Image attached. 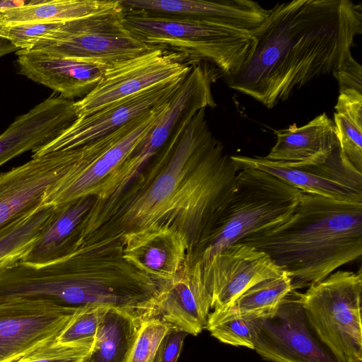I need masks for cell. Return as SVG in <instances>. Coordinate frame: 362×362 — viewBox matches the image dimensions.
<instances>
[{
    "label": "cell",
    "instance_id": "cell-23",
    "mask_svg": "<svg viewBox=\"0 0 362 362\" xmlns=\"http://www.w3.org/2000/svg\"><path fill=\"white\" fill-rule=\"evenodd\" d=\"M119 1L40 0L0 11V25L64 23L122 8Z\"/></svg>",
    "mask_w": 362,
    "mask_h": 362
},
{
    "label": "cell",
    "instance_id": "cell-20",
    "mask_svg": "<svg viewBox=\"0 0 362 362\" xmlns=\"http://www.w3.org/2000/svg\"><path fill=\"white\" fill-rule=\"evenodd\" d=\"M124 8L194 18L251 32L269 11L250 0H119Z\"/></svg>",
    "mask_w": 362,
    "mask_h": 362
},
{
    "label": "cell",
    "instance_id": "cell-5",
    "mask_svg": "<svg viewBox=\"0 0 362 362\" xmlns=\"http://www.w3.org/2000/svg\"><path fill=\"white\" fill-rule=\"evenodd\" d=\"M362 273L338 270L303 293L305 313L320 342L339 362H361Z\"/></svg>",
    "mask_w": 362,
    "mask_h": 362
},
{
    "label": "cell",
    "instance_id": "cell-22",
    "mask_svg": "<svg viewBox=\"0 0 362 362\" xmlns=\"http://www.w3.org/2000/svg\"><path fill=\"white\" fill-rule=\"evenodd\" d=\"M276 141L264 158L286 165L324 163L339 146L334 122L322 113L301 127L276 130Z\"/></svg>",
    "mask_w": 362,
    "mask_h": 362
},
{
    "label": "cell",
    "instance_id": "cell-35",
    "mask_svg": "<svg viewBox=\"0 0 362 362\" xmlns=\"http://www.w3.org/2000/svg\"><path fill=\"white\" fill-rule=\"evenodd\" d=\"M159 354H160V349H158V352L156 354V358H155V359H154V361L153 362H158V361H159Z\"/></svg>",
    "mask_w": 362,
    "mask_h": 362
},
{
    "label": "cell",
    "instance_id": "cell-32",
    "mask_svg": "<svg viewBox=\"0 0 362 362\" xmlns=\"http://www.w3.org/2000/svg\"><path fill=\"white\" fill-rule=\"evenodd\" d=\"M62 23L0 25V37L8 40L18 50L29 51Z\"/></svg>",
    "mask_w": 362,
    "mask_h": 362
},
{
    "label": "cell",
    "instance_id": "cell-15",
    "mask_svg": "<svg viewBox=\"0 0 362 362\" xmlns=\"http://www.w3.org/2000/svg\"><path fill=\"white\" fill-rule=\"evenodd\" d=\"M201 264L213 310L229 305L257 284L284 274L266 253L241 243L226 247Z\"/></svg>",
    "mask_w": 362,
    "mask_h": 362
},
{
    "label": "cell",
    "instance_id": "cell-17",
    "mask_svg": "<svg viewBox=\"0 0 362 362\" xmlns=\"http://www.w3.org/2000/svg\"><path fill=\"white\" fill-rule=\"evenodd\" d=\"M122 240V259L156 285L174 278L189 259V240L175 226L153 223L126 231Z\"/></svg>",
    "mask_w": 362,
    "mask_h": 362
},
{
    "label": "cell",
    "instance_id": "cell-24",
    "mask_svg": "<svg viewBox=\"0 0 362 362\" xmlns=\"http://www.w3.org/2000/svg\"><path fill=\"white\" fill-rule=\"evenodd\" d=\"M141 322L127 311L107 308L83 362H127Z\"/></svg>",
    "mask_w": 362,
    "mask_h": 362
},
{
    "label": "cell",
    "instance_id": "cell-26",
    "mask_svg": "<svg viewBox=\"0 0 362 362\" xmlns=\"http://www.w3.org/2000/svg\"><path fill=\"white\" fill-rule=\"evenodd\" d=\"M334 109L333 122L339 147L362 173V93L354 89L339 90Z\"/></svg>",
    "mask_w": 362,
    "mask_h": 362
},
{
    "label": "cell",
    "instance_id": "cell-16",
    "mask_svg": "<svg viewBox=\"0 0 362 362\" xmlns=\"http://www.w3.org/2000/svg\"><path fill=\"white\" fill-rule=\"evenodd\" d=\"M185 77L155 86L86 116L77 117L62 133L32 156L76 148L112 133L169 100Z\"/></svg>",
    "mask_w": 362,
    "mask_h": 362
},
{
    "label": "cell",
    "instance_id": "cell-30",
    "mask_svg": "<svg viewBox=\"0 0 362 362\" xmlns=\"http://www.w3.org/2000/svg\"><path fill=\"white\" fill-rule=\"evenodd\" d=\"M107 308L104 306L79 308L55 341L61 344L93 343L100 319Z\"/></svg>",
    "mask_w": 362,
    "mask_h": 362
},
{
    "label": "cell",
    "instance_id": "cell-4",
    "mask_svg": "<svg viewBox=\"0 0 362 362\" xmlns=\"http://www.w3.org/2000/svg\"><path fill=\"white\" fill-rule=\"evenodd\" d=\"M301 191L262 170H238L231 197L212 231L199 247L204 262L226 247L288 221Z\"/></svg>",
    "mask_w": 362,
    "mask_h": 362
},
{
    "label": "cell",
    "instance_id": "cell-6",
    "mask_svg": "<svg viewBox=\"0 0 362 362\" xmlns=\"http://www.w3.org/2000/svg\"><path fill=\"white\" fill-rule=\"evenodd\" d=\"M205 110H199L178 126L170 138L173 151L165 167L146 189L122 207L119 218L127 230L162 223L181 184L216 141Z\"/></svg>",
    "mask_w": 362,
    "mask_h": 362
},
{
    "label": "cell",
    "instance_id": "cell-9",
    "mask_svg": "<svg viewBox=\"0 0 362 362\" xmlns=\"http://www.w3.org/2000/svg\"><path fill=\"white\" fill-rule=\"evenodd\" d=\"M122 17L123 8L62 23L26 52L117 63L153 49L129 33Z\"/></svg>",
    "mask_w": 362,
    "mask_h": 362
},
{
    "label": "cell",
    "instance_id": "cell-31",
    "mask_svg": "<svg viewBox=\"0 0 362 362\" xmlns=\"http://www.w3.org/2000/svg\"><path fill=\"white\" fill-rule=\"evenodd\" d=\"M93 344H61L54 340L15 362H83L88 356Z\"/></svg>",
    "mask_w": 362,
    "mask_h": 362
},
{
    "label": "cell",
    "instance_id": "cell-21",
    "mask_svg": "<svg viewBox=\"0 0 362 362\" xmlns=\"http://www.w3.org/2000/svg\"><path fill=\"white\" fill-rule=\"evenodd\" d=\"M93 204L92 197H86L54 206L41 233L20 255L21 259L27 264L40 265L75 252L80 246L82 226Z\"/></svg>",
    "mask_w": 362,
    "mask_h": 362
},
{
    "label": "cell",
    "instance_id": "cell-1",
    "mask_svg": "<svg viewBox=\"0 0 362 362\" xmlns=\"http://www.w3.org/2000/svg\"><path fill=\"white\" fill-rule=\"evenodd\" d=\"M250 33L252 50L227 83L272 108L352 57L354 38L362 33L361 6L349 0L277 4Z\"/></svg>",
    "mask_w": 362,
    "mask_h": 362
},
{
    "label": "cell",
    "instance_id": "cell-25",
    "mask_svg": "<svg viewBox=\"0 0 362 362\" xmlns=\"http://www.w3.org/2000/svg\"><path fill=\"white\" fill-rule=\"evenodd\" d=\"M291 290V279L286 273L264 280L250 288L229 305L210 313L206 326L233 317H267Z\"/></svg>",
    "mask_w": 362,
    "mask_h": 362
},
{
    "label": "cell",
    "instance_id": "cell-10",
    "mask_svg": "<svg viewBox=\"0 0 362 362\" xmlns=\"http://www.w3.org/2000/svg\"><path fill=\"white\" fill-rule=\"evenodd\" d=\"M192 64L176 54L153 48L109 69L96 86L74 102L77 117H82L114 103L185 77Z\"/></svg>",
    "mask_w": 362,
    "mask_h": 362
},
{
    "label": "cell",
    "instance_id": "cell-7",
    "mask_svg": "<svg viewBox=\"0 0 362 362\" xmlns=\"http://www.w3.org/2000/svg\"><path fill=\"white\" fill-rule=\"evenodd\" d=\"M169 101L112 133L78 147L76 163L45 196L42 204L57 206L83 197H97L103 182L148 134Z\"/></svg>",
    "mask_w": 362,
    "mask_h": 362
},
{
    "label": "cell",
    "instance_id": "cell-18",
    "mask_svg": "<svg viewBox=\"0 0 362 362\" xmlns=\"http://www.w3.org/2000/svg\"><path fill=\"white\" fill-rule=\"evenodd\" d=\"M156 286L158 318L173 329L194 336L206 328L211 298L199 259H189L174 278Z\"/></svg>",
    "mask_w": 362,
    "mask_h": 362
},
{
    "label": "cell",
    "instance_id": "cell-14",
    "mask_svg": "<svg viewBox=\"0 0 362 362\" xmlns=\"http://www.w3.org/2000/svg\"><path fill=\"white\" fill-rule=\"evenodd\" d=\"M74 149L32 156L0 173V228L42 204L45 196L71 170Z\"/></svg>",
    "mask_w": 362,
    "mask_h": 362
},
{
    "label": "cell",
    "instance_id": "cell-28",
    "mask_svg": "<svg viewBox=\"0 0 362 362\" xmlns=\"http://www.w3.org/2000/svg\"><path fill=\"white\" fill-rule=\"evenodd\" d=\"M172 329L158 317L142 322L127 362H153L164 337Z\"/></svg>",
    "mask_w": 362,
    "mask_h": 362
},
{
    "label": "cell",
    "instance_id": "cell-34",
    "mask_svg": "<svg viewBox=\"0 0 362 362\" xmlns=\"http://www.w3.org/2000/svg\"><path fill=\"white\" fill-rule=\"evenodd\" d=\"M187 333L172 329L160 346L158 362H177Z\"/></svg>",
    "mask_w": 362,
    "mask_h": 362
},
{
    "label": "cell",
    "instance_id": "cell-2",
    "mask_svg": "<svg viewBox=\"0 0 362 362\" xmlns=\"http://www.w3.org/2000/svg\"><path fill=\"white\" fill-rule=\"evenodd\" d=\"M236 243L266 253L286 273L292 290L308 288L362 255V202L302 192L285 223Z\"/></svg>",
    "mask_w": 362,
    "mask_h": 362
},
{
    "label": "cell",
    "instance_id": "cell-11",
    "mask_svg": "<svg viewBox=\"0 0 362 362\" xmlns=\"http://www.w3.org/2000/svg\"><path fill=\"white\" fill-rule=\"evenodd\" d=\"M253 349L269 362H339L312 329L296 290L261 319Z\"/></svg>",
    "mask_w": 362,
    "mask_h": 362
},
{
    "label": "cell",
    "instance_id": "cell-13",
    "mask_svg": "<svg viewBox=\"0 0 362 362\" xmlns=\"http://www.w3.org/2000/svg\"><path fill=\"white\" fill-rule=\"evenodd\" d=\"M78 309L43 301L0 305V362H15L55 340Z\"/></svg>",
    "mask_w": 362,
    "mask_h": 362
},
{
    "label": "cell",
    "instance_id": "cell-3",
    "mask_svg": "<svg viewBox=\"0 0 362 362\" xmlns=\"http://www.w3.org/2000/svg\"><path fill=\"white\" fill-rule=\"evenodd\" d=\"M122 20L129 33L148 47L209 61L226 76L240 69L255 43L250 32L194 18L123 8Z\"/></svg>",
    "mask_w": 362,
    "mask_h": 362
},
{
    "label": "cell",
    "instance_id": "cell-27",
    "mask_svg": "<svg viewBox=\"0 0 362 362\" xmlns=\"http://www.w3.org/2000/svg\"><path fill=\"white\" fill-rule=\"evenodd\" d=\"M54 210L40 204L29 214L0 228V262L22 255L38 237Z\"/></svg>",
    "mask_w": 362,
    "mask_h": 362
},
{
    "label": "cell",
    "instance_id": "cell-8",
    "mask_svg": "<svg viewBox=\"0 0 362 362\" xmlns=\"http://www.w3.org/2000/svg\"><path fill=\"white\" fill-rule=\"evenodd\" d=\"M214 74L206 66L192 64L191 69L170 98L160 118L128 157L103 182L98 199H118L139 174L143 166L171 137L175 130L187 117L199 110L214 107L211 93Z\"/></svg>",
    "mask_w": 362,
    "mask_h": 362
},
{
    "label": "cell",
    "instance_id": "cell-33",
    "mask_svg": "<svg viewBox=\"0 0 362 362\" xmlns=\"http://www.w3.org/2000/svg\"><path fill=\"white\" fill-rule=\"evenodd\" d=\"M332 74L339 82V90L354 89L362 93V67L353 57Z\"/></svg>",
    "mask_w": 362,
    "mask_h": 362
},
{
    "label": "cell",
    "instance_id": "cell-29",
    "mask_svg": "<svg viewBox=\"0 0 362 362\" xmlns=\"http://www.w3.org/2000/svg\"><path fill=\"white\" fill-rule=\"evenodd\" d=\"M262 318L233 317L206 328L224 344L253 349Z\"/></svg>",
    "mask_w": 362,
    "mask_h": 362
},
{
    "label": "cell",
    "instance_id": "cell-12",
    "mask_svg": "<svg viewBox=\"0 0 362 362\" xmlns=\"http://www.w3.org/2000/svg\"><path fill=\"white\" fill-rule=\"evenodd\" d=\"M238 170L255 168L272 175L302 192L341 202H362V173L339 145L322 163L291 166L264 157L231 156Z\"/></svg>",
    "mask_w": 362,
    "mask_h": 362
},
{
    "label": "cell",
    "instance_id": "cell-19",
    "mask_svg": "<svg viewBox=\"0 0 362 362\" xmlns=\"http://www.w3.org/2000/svg\"><path fill=\"white\" fill-rule=\"evenodd\" d=\"M16 53L20 74L68 100L86 95L109 69L119 63L95 59L54 57L22 50Z\"/></svg>",
    "mask_w": 362,
    "mask_h": 362
}]
</instances>
